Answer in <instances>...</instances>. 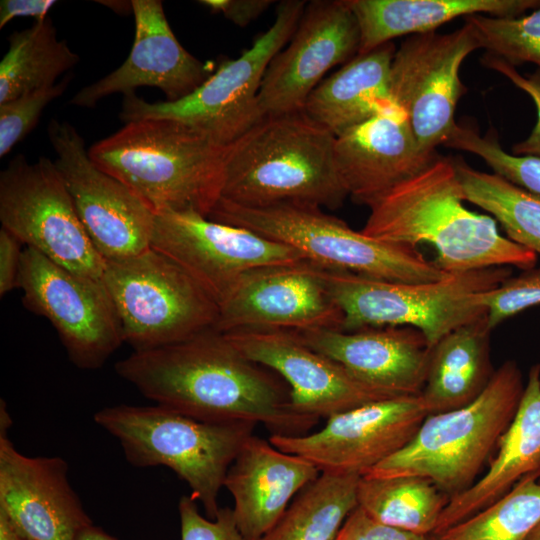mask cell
<instances>
[{
	"mask_svg": "<svg viewBox=\"0 0 540 540\" xmlns=\"http://www.w3.org/2000/svg\"><path fill=\"white\" fill-rule=\"evenodd\" d=\"M116 373L157 404L207 422L263 424L300 436L319 419L299 412L286 382L211 328L176 344L133 351Z\"/></svg>",
	"mask_w": 540,
	"mask_h": 540,
	"instance_id": "obj_1",
	"label": "cell"
},
{
	"mask_svg": "<svg viewBox=\"0 0 540 540\" xmlns=\"http://www.w3.org/2000/svg\"><path fill=\"white\" fill-rule=\"evenodd\" d=\"M464 201L453 159L438 156L372 203L361 231L384 242L428 243L446 273L536 266L538 255L501 235L493 217L469 210Z\"/></svg>",
	"mask_w": 540,
	"mask_h": 540,
	"instance_id": "obj_2",
	"label": "cell"
},
{
	"mask_svg": "<svg viewBox=\"0 0 540 540\" xmlns=\"http://www.w3.org/2000/svg\"><path fill=\"white\" fill-rule=\"evenodd\" d=\"M335 138L303 111L265 117L226 146L218 201L339 208L348 194L336 169Z\"/></svg>",
	"mask_w": 540,
	"mask_h": 540,
	"instance_id": "obj_3",
	"label": "cell"
},
{
	"mask_svg": "<svg viewBox=\"0 0 540 540\" xmlns=\"http://www.w3.org/2000/svg\"><path fill=\"white\" fill-rule=\"evenodd\" d=\"M226 146L170 119L125 125L88 149L93 163L118 179L157 214L194 210L206 217L217 203Z\"/></svg>",
	"mask_w": 540,
	"mask_h": 540,
	"instance_id": "obj_4",
	"label": "cell"
},
{
	"mask_svg": "<svg viewBox=\"0 0 540 540\" xmlns=\"http://www.w3.org/2000/svg\"><path fill=\"white\" fill-rule=\"evenodd\" d=\"M523 375L514 360L502 363L470 404L426 416L401 450L362 476H419L450 499L478 480L519 406Z\"/></svg>",
	"mask_w": 540,
	"mask_h": 540,
	"instance_id": "obj_5",
	"label": "cell"
},
{
	"mask_svg": "<svg viewBox=\"0 0 540 540\" xmlns=\"http://www.w3.org/2000/svg\"><path fill=\"white\" fill-rule=\"evenodd\" d=\"M93 419L119 441L130 464L174 471L210 519L220 509L217 499L227 472L256 426L201 421L159 404L105 407Z\"/></svg>",
	"mask_w": 540,
	"mask_h": 540,
	"instance_id": "obj_6",
	"label": "cell"
},
{
	"mask_svg": "<svg viewBox=\"0 0 540 540\" xmlns=\"http://www.w3.org/2000/svg\"><path fill=\"white\" fill-rule=\"evenodd\" d=\"M208 218L287 245L327 270L396 282H427L450 274L417 247L369 237L312 204L248 207L218 201Z\"/></svg>",
	"mask_w": 540,
	"mask_h": 540,
	"instance_id": "obj_7",
	"label": "cell"
},
{
	"mask_svg": "<svg viewBox=\"0 0 540 540\" xmlns=\"http://www.w3.org/2000/svg\"><path fill=\"white\" fill-rule=\"evenodd\" d=\"M511 275L510 267H491L427 282H396L324 269L328 291L343 314L341 331L412 327L431 347L456 328L486 315L478 294Z\"/></svg>",
	"mask_w": 540,
	"mask_h": 540,
	"instance_id": "obj_8",
	"label": "cell"
},
{
	"mask_svg": "<svg viewBox=\"0 0 540 540\" xmlns=\"http://www.w3.org/2000/svg\"><path fill=\"white\" fill-rule=\"evenodd\" d=\"M305 7L306 1H281L274 22L249 49L238 58L223 62L182 99L150 103L135 94L125 96L121 120H175L221 145L231 144L264 119L258 105L262 80L272 60L292 38Z\"/></svg>",
	"mask_w": 540,
	"mask_h": 540,
	"instance_id": "obj_9",
	"label": "cell"
},
{
	"mask_svg": "<svg viewBox=\"0 0 540 540\" xmlns=\"http://www.w3.org/2000/svg\"><path fill=\"white\" fill-rule=\"evenodd\" d=\"M103 283L124 342L134 351L179 343L214 328L217 302L176 262L150 248L106 262Z\"/></svg>",
	"mask_w": 540,
	"mask_h": 540,
	"instance_id": "obj_10",
	"label": "cell"
},
{
	"mask_svg": "<svg viewBox=\"0 0 540 540\" xmlns=\"http://www.w3.org/2000/svg\"><path fill=\"white\" fill-rule=\"evenodd\" d=\"M0 221L25 247L74 273L102 280L106 262L95 249L55 165L16 155L0 173Z\"/></svg>",
	"mask_w": 540,
	"mask_h": 540,
	"instance_id": "obj_11",
	"label": "cell"
},
{
	"mask_svg": "<svg viewBox=\"0 0 540 540\" xmlns=\"http://www.w3.org/2000/svg\"><path fill=\"white\" fill-rule=\"evenodd\" d=\"M17 288L23 292V305L53 325L76 367L100 368L124 343L103 280L74 273L25 247Z\"/></svg>",
	"mask_w": 540,
	"mask_h": 540,
	"instance_id": "obj_12",
	"label": "cell"
},
{
	"mask_svg": "<svg viewBox=\"0 0 540 540\" xmlns=\"http://www.w3.org/2000/svg\"><path fill=\"white\" fill-rule=\"evenodd\" d=\"M48 137L77 215L105 262L151 248L155 213L130 188L99 169L74 126L51 119Z\"/></svg>",
	"mask_w": 540,
	"mask_h": 540,
	"instance_id": "obj_13",
	"label": "cell"
},
{
	"mask_svg": "<svg viewBox=\"0 0 540 540\" xmlns=\"http://www.w3.org/2000/svg\"><path fill=\"white\" fill-rule=\"evenodd\" d=\"M480 48L475 29L465 21L450 33L414 34L395 51L391 101L404 112L424 153L435 154L457 125L456 107L465 93L460 67Z\"/></svg>",
	"mask_w": 540,
	"mask_h": 540,
	"instance_id": "obj_14",
	"label": "cell"
},
{
	"mask_svg": "<svg viewBox=\"0 0 540 540\" xmlns=\"http://www.w3.org/2000/svg\"><path fill=\"white\" fill-rule=\"evenodd\" d=\"M151 248L182 267L218 305L248 271L305 260L287 245L194 210L157 213Z\"/></svg>",
	"mask_w": 540,
	"mask_h": 540,
	"instance_id": "obj_15",
	"label": "cell"
},
{
	"mask_svg": "<svg viewBox=\"0 0 540 540\" xmlns=\"http://www.w3.org/2000/svg\"><path fill=\"white\" fill-rule=\"evenodd\" d=\"M427 415L419 395L392 397L333 415L316 432L268 440L320 472L362 476L408 444Z\"/></svg>",
	"mask_w": 540,
	"mask_h": 540,
	"instance_id": "obj_16",
	"label": "cell"
},
{
	"mask_svg": "<svg viewBox=\"0 0 540 540\" xmlns=\"http://www.w3.org/2000/svg\"><path fill=\"white\" fill-rule=\"evenodd\" d=\"M213 329L342 330L343 314L330 295L324 269L307 260L245 273L218 305Z\"/></svg>",
	"mask_w": 540,
	"mask_h": 540,
	"instance_id": "obj_17",
	"label": "cell"
},
{
	"mask_svg": "<svg viewBox=\"0 0 540 540\" xmlns=\"http://www.w3.org/2000/svg\"><path fill=\"white\" fill-rule=\"evenodd\" d=\"M360 31L347 0L312 1L285 50L270 63L258 94L263 117L303 111L325 73L359 51Z\"/></svg>",
	"mask_w": 540,
	"mask_h": 540,
	"instance_id": "obj_18",
	"label": "cell"
},
{
	"mask_svg": "<svg viewBox=\"0 0 540 540\" xmlns=\"http://www.w3.org/2000/svg\"><path fill=\"white\" fill-rule=\"evenodd\" d=\"M12 425L0 406V512L31 540H76L93 524L68 478L61 457H30L8 438Z\"/></svg>",
	"mask_w": 540,
	"mask_h": 540,
	"instance_id": "obj_19",
	"label": "cell"
},
{
	"mask_svg": "<svg viewBox=\"0 0 540 540\" xmlns=\"http://www.w3.org/2000/svg\"><path fill=\"white\" fill-rule=\"evenodd\" d=\"M223 334L248 359L278 374L290 389L294 407L308 416L328 419L393 397L364 384L343 365L307 346L293 331L238 330Z\"/></svg>",
	"mask_w": 540,
	"mask_h": 540,
	"instance_id": "obj_20",
	"label": "cell"
},
{
	"mask_svg": "<svg viewBox=\"0 0 540 540\" xmlns=\"http://www.w3.org/2000/svg\"><path fill=\"white\" fill-rule=\"evenodd\" d=\"M134 42L127 59L114 71L80 89L70 104L92 108L103 98L135 94L139 87L160 89L168 102L186 97L211 75L210 66L177 40L159 0H132Z\"/></svg>",
	"mask_w": 540,
	"mask_h": 540,
	"instance_id": "obj_21",
	"label": "cell"
},
{
	"mask_svg": "<svg viewBox=\"0 0 540 540\" xmlns=\"http://www.w3.org/2000/svg\"><path fill=\"white\" fill-rule=\"evenodd\" d=\"M315 351L343 365L364 384L388 394L418 396L425 385L432 347L412 327H365L353 331H293Z\"/></svg>",
	"mask_w": 540,
	"mask_h": 540,
	"instance_id": "obj_22",
	"label": "cell"
},
{
	"mask_svg": "<svg viewBox=\"0 0 540 540\" xmlns=\"http://www.w3.org/2000/svg\"><path fill=\"white\" fill-rule=\"evenodd\" d=\"M334 156L348 196L368 207L438 157L420 149L404 112L392 102L336 137Z\"/></svg>",
	"mask_w": 540,
	"mask_h": 540,
	"instance_id": "obj_23",
	"label": "cell"
},
{
	"mask_svg": "<svg viewBox=\"0 0 540 540\" xmlns=\"http://www.w3.org/2000/svg\"><path fill=\"white\" fill-rule=\"evenodd\" d=\"M320 473L303 457L283 452L254 434L249 437L224 481L233 497L232 510L243 537L259 540Z\"/></svg>",
	"mask_w": 540,
	"mask_h": 540,
	"instance_id": "obj_24",
	"label": "cell"
},
{
	"mask_svg": "<svg viewBox=\"0 0 540 540\" xmlns=\"http://www.w3.org/2000/svg\"><path fill=\"white\" fill-rule=\"evenodd\" d=\"M533 473L540 474V364L532 365L528 372L517 411L500 437L487 471L469 489L449 500L433 535L483 510Z\"/></svg>",
	"mask_w": 540,
	"mask_h": 540,
	"instance_id": "obj_25",
	"label": "cell"
},
{
	"mask_svg": "<svg viewBox=\"0 0 540 540\" xmlns=\"http://www.w3.org/2000/svg\"><path fill=\"white\" fill-rule=\"evenodd\" d=\"M392 42L357 54L321 81L309 95L303 112L335 137L376 115L391 101Z\"/></svg>",
	"mask_w": 540,
	"mask_h": 540,
	"instance_id": "obj_26",
	"label": "cell"
},
{
	"mask_svg": "<svg viewBox=\"0 0 540 540\" xmlns=\"http://www.w3.org/2000/svg\"><path fill=\"white\" fill-rule=\"evenodd\" d=\"M360 31L358 54L392 39L434 32L460 16L488 14L516 18L540 7V0H347Z\"/></svg>",
	"mask_w": 540,
	"mask_h": 540,
	"instance_id": "obj_27",
	"label": "cell"
},
{
	"mask_svg": "<svg viewBox=\"0 0 540 540\" xmlns=\"http://www.w3.org/2000/svg\"><path fill=\"white\" fill-rule=\"evenodd\" d=\"M491 331L486 314L451 331L432 347L419 395L428 415L464 407L484 391L496 370L490 359Z\"/></svg>",
	"mask_w": 540,
	"mask_h": 540,
	"instance_id": "obj_28",
	"label": "cell"
},
{
	"mask_svg": "<svg viewBox=\"0 0 540 540\" xmlns=\"http://www.w3.org/2000/svg\"><path fill=\"white\" fill-rule=\"evenodd\" d=\"M356 474L321 472L259 540H335L357 507Z\"/></svg>",
	"mask_w": 540,
	"mask_h": 540,
	"instance_id": "obj_29",
	"label": "cell"
},
{
	"mask_svg": "<svg viewBox=\"0 0 540 540\" xmlns=\"http://www.w3.org/2000/svg\"><path fill=\"white\" fill-rule=\"evenodd\" d=\"M9 48L0 62V104L43 87L72 69L79 56L57 38L49 18L8 37Z\"/></svg>",
	"mask_w": 540,
	"mask_h": 540,
	"instance_id": "obj_30",
	"label": "cell"
},
{
	"mask_svg": "<svg viewBox=\"0 0 540 540\" xmlns=\"http://www.w3.org/2000/svg\"><path fill=\"white\" fill-rule=\"evenodd\" d=\"M450 498L419 476H361L358 507L375 520L421 535H433Z\"/></svg>",
	"mask_w": 540,
	"mask_h": 540,
	"instance_id": "obj_31",
	"label": "cell"
},
{
	"mask_svg": "<svg viewBox=\"0 0 540 540\" xmlns=\"http://www.w3.org/2000/svg\"><path fill=\"white\" fill-rule=\"evenodd\" d=\"M453 161L465 201L490 213L508 239L540 255V196L462 159Z\"/></svg>",
	"mask_w": 540,
	"mask_h": 540,
	"instance_id": "obj_32",
	"label": "cell"
},
{
	"mask_svg": "<svg viewBox=\"0 0 540 540\" xmlns=\"http://www.w3.org/2000/svg\"><path fill=\"white\" fill-rule=\"evenodd\" d=\"M539 474L523 477L483 510L435 536L436 540H527L540 523Z\"/></svg>",
	"mask_w": 540,
	"mask_h": 540,
	"instance_id": "obj_33",
	"label": "cell"
},
{
	"mask_svg": "<svg viewBox=\"0 0 540 540\" xmlns=\"http://www.w3.org/2000/svg\"><path fill=\"white\" fill-rule=\"evenodd\" d=\"M480 47L511 65L533 63L540 70V7L516 18L475 14L466 17Z\"/></svg>",
	"mask_w": 540,
	"mask_h": 540,
	"instance_id": "obj_34",
	"label": "cell"
},
{
	"mask_svg": "<svg viewBox=\"0 0 540 540\" xmlns=\"http://www.w3.org/2000/svg\"><path fill=\"white\" fill-rule=\"evenodd\" d=\"M482 158L495 174L540 196V157L506 152L494 133L481 136L456 125L443 144Z\"/></svg>",
	"mask_w": 540,
	"mask_h": 540,
	"instance_id": "obj_35",
	"label": "cell"
},
{
	"mask_svg": "<svg viewBox=\"0 0 540 540\" xmlns=\"http://www.w3.org/2000/svg\"><path fill=\"white\" fill-rule=\"evenodd\" d=\"M69 85L60 83L27 92L0 104V157L7 155L37 124L45 107L61 96Z\"/></svg>",
	"mask_w": 540,
	"mask_h": 540,
	"instance_id": "obj_36",
	"label": "cell"
},
{
	"mask_svg": "<svg viewBox=\"0 0 540 540\" xmlns=\"http://www.w3.org/2000/svg\"><path fill=\"white\" fill-rule=\"evenodd\" d=\"M478 303L486 309L491 330L518 313L540 305V267L511 275L495 288L479 293Z\"/></svg>",
	"mask_w": 540,
	"mask_h": 540,
	"instance_id": "obj_37",
	"label": "cell"
},
{
	"mask_svg": "<svg viewBox=\"0 0 540 540\" xmlns=\"http://www.w3.org/2000/svg\"><path fill=\"white\" fill-rule=\"evenodd\" d=\"M178 511L181 540H246L231 508H220L214 519H207L200 514L196 500L184 495L179 500Z\"/></svg>",
	"mask_w": 540,
	"mask_h": 540,
	"instance_id": "obj_38",
	"label": "cell"
},
{
	"mask_svg": "<svg viewBox=\"0 0 540 540\" xmlns=\"http://www.w3.org/2000/svg\"><path fill=\"white\" fill-rule=\"evenodd\" d=\"M483 60L487 67L504 75L516 87L529 95L534 102L537 110L536 123L528 137L513 146L512 154L540 157V70L525 76L519 73L513 65L493 55L487 54Z\"/></svg>",
	"mask_w": 540,
	"mask_h": 540,
	"instance_id": "obj_39",
	"label": "cell"
},
{
	"mask_svg": "<svg viewBox=\"0 0 540 540\" xmlns=\"http://www.w3.org/2000/svg\"><path fill=\"white\" fill-rule=\"evenodd\" d=\"M335 540H436L381 523L356 507L344 521Z\"/></svg>",
	"mask_w": 540,
	"mask_h": 540,
	"instance_id": "obj_40",
	"label": "cell"
},
{
	"mask_svg": "<svg viewBox=\"0 0 540 540\" xmlns=\"http://www.w3.org/2000/svg\"><path fill=\"white\" fill-rule=\"evenodd\" d=\"M22 243L6 229H0V296L17 288L23 250Z\"/></svg>",
	"mask_w": 540,
	"mask_h": 540,
	"instance_id": "obj_41",
	"label": "cell"
},
{
	"mask_svg": "<svg viewBox=\"0 0 540 540\" xmlns=\"http://www.w3.org/2000/svg\"><path fill=\"white\" fill-rule=\"evenodd\" d=\"M212 12L224 15L239 27H245L265 12L274 1L271 0H203L199 1Z\"/></svg>",
	"mask_w": 540,
	"mask_h": 540,
	"instance_id": "obj_42",
	"label": "cell"
},
{
	"mask_svg": "<svg viewBox=\"0 0 540 540\" xmlns=\"http://www.w3.org/2000/svg\"><path fill=\"white\" fill-rule=\"evenodd\" d=\"M54 0H2L0 1V28L16 17H34L36 21L47 18Z\"/></svg>",
	"mask_w": 540,
	"mask_h": 540,
	"instance_id": "obj_43",
	"label": "cell"
},
{
	"mask_svg": "<svg viewBox=\"0 0 540 540\" xmlns=\"http://www.w3.org/2000/svg\"><path fill=\"white\" fill-rule=\"evenodd\" d=\"M0 540H31L22 534L9 521V519L0 512Z\"/></svg>",
	"mask_w": 540,
	"mask_h": 540,
	"instance_id": "obj_44",
	"label": "cell"
},
{
	"mask_svg": "<svg viewBox=\"0 0 540 540\" xmlns=\"http://www.w3.org/2000/svg\"><path fill=\"white\" fill-rule=\"evenodd\" d=\"M76 540H117L110 534L106 533L102 528L94 524L83 529L77 536Z\"/></svg>",
	"mask_w": 540,
	"mask_h": 540,
	"instance_id": "obj_45",
	"label": "cell"
},
{
	"mask_svg": "<svg viewBox=\"0 0 540 540\" xmlns=\"http://www.w3.org/2000/svg\"><path fill=\"white\" fill-rule=\"evenodd\" d=\"M527 540H540V523L532 531Z\"/></svg>",
	"mask_w": 540,
	"mask_h": 540,
	"instance_id": "obj_46",
	"label": "cell"
},
{
	"mask_svg": "<svg viewBox=\"0 0 540 540\" xmlns=\"http://www.w3.org/2000/svg\"><path fill=\"white\" fill-rule=\"evenodd\" d=\"M538 481L540 482V474H539V478H538Z\"/></svg>",
	"mask_w": 540,
	"mask_h": 540,
	"instance_id": "obj_47",
	"label": "cell"
}]
</instances>
